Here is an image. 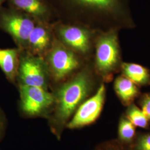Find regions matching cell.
<instances>
[{
  "instance_id": "6da1fadb",
  "label": "cell",
  "mask_w": 150,
  "mask_h": 150,
  "mask_svg": "<svg viewBox=\"0 0 150 150\" xmlns=\"http://www.w3.org/2000/svg\"><path fill=\"white\" fill-rule=\"evenodd\" d=\"M91 81L85 73H81L74 79L59 87L54 101V113L50 118L51 129L58 138L77 108L89 94Z\"/></svg>"
},
{
  "instance_id": "7a4b0ae2",
  "label": "cell",
  "mask_w": 150,
  "mask_h": 150,
  "mask_svg": "<svg viewBox=\"0 0 150 150\" xmlns=\"http://www.w3.org/2000/svg\"><path fill=\"white\" fill-rule=\"evenodd\" d=\"M20 107L30 117L43 115L54 104V97L46 88L20 84Z\"/></svg>"
},
{
  "instance_id": "3957f363",
  "label": "cell",
  "mask_w": 150,
  "mask_h": 150,
  "mask_svg": "<svg viewBox=\"0 0 150 150\" xmlns=\"http://www.w3.org/2000/svg\"><path fill=\"white\" fill-rule=\"evenodd\" d=\"M105 95L106 88L102 84L94 95L84 101L77 108L66 128L80 129L95 122L102 111Z\"/></svg>"
},
{
  "instance_id": "277c9868",
  "label": "cell",
  "mask_w": 150,
  "mask_h": 150,
  "mask_svg": "<svg viewBox=\"0 0 150 150\" xmlns=\"http://www.w3.org/2000/svg\"><path fill=\"white\" fill-rule=\"evenodd\" d=\"M119 61V48L116 35L106 34L98 40L96 46V62L98 71L107 75L116 68Z\"/></svg>"
},
{
  "instance_id": "5b68a950",
  "label": "cell",
  "mask_w": 150,
  "mask_h": 150,
  "mask_svg": "<svg viewBox=\"0 0 150 150\" xmlns=\"http://www.w3.org/2000/svg\"><path fill=\"white\" fill-rule=\"evenodd\" d=\"M0 27L9 33L17 42H28L34 22L30 18L13 13L4 12L0 15Z\"/></svg>"
},
{
  "instance_id": "8992f818",
  "label": "cell",
  "mask_w": 150,
  "mask_h": 150,
  "mask_svg": "<svg viewBox=\"0 0 150 150\" xmlns=\"http://www.w3.org/2000/svg\"><path fill=\"white\" fill-rule=\"evenodd\" d=\"M18 71L21 84L46 88L45 70L38 59L28 56L22 58Z\"/></svg>"
},
{
  "instance_id": "52a82bcc",
  "label": "cell",
  "mask_w": 150,
  "mask_h": 150,
  "mask_svg": "<svg viewBox=\"0 0 150 150\" xmlns=\"http://www.w3.org/2000/svg\"><path fill=\"white\" fill-rule=\"evenodd\" d=\"M49 61L54 77L60 80L75 70L79 62L75 54L62 46H56L51 51Z\"/></svg>"
},
{
  "instance_id": "ba28073f",
  "label": "cell",
  "mask_w": 150,
  "mask_h": 150,
  "mask_svg": "<svg viewBox=\"0 0 150 150\" xmlns=\"http://www.w3.org/2000/svg\"><path fill=\"white\" fill-rule=\"evenodd\" d=\"M59 35L65 43L76 50L85 52L89 48L88 34L83 29L75 26L63 27Z\"/></svg>"
},
{
  "instance_id": "9c48e42d",
  "label": "cell",
  "mask_w": 150,
  "mask_h": 150,
  "mask_svg": "<svg viewBox=\"0 0 150 150\" xmlns=\"http://www.w3.org/2000/svg\"><path fill=\"white\" fill-rule=\"evenodd\" d=\"M0 68L6 78L14 82L18 71V51L16 49H0Z\"/></svg>"
},
{
  "instance_id": "30bf717a",
  "label": "cell",
  "mask_w": 150,
  "mask_h": 150,
  "mask_svg": "<svg viewBox=\"0 0 150 150\" xmlns=\"http://www.w3.org/2000/svg\"><path fill=\"white\" fill-rule=\"evenodd\" d=\"M87 8L110 13H120L125 8V0H76Z\"/></svg>"
},
{
  "instance_id": "8fae6325",
  "label": "cell",
  "mask_w": 150,
  "mask_h": 150,
  "mask_svg": "<svg viewBox=\"0 0 150 150\" xmlns=\"http://www.w3.org/2000/svg\"><path fill=\"white\" fill-rule=\"evenodd\" d=\"M114 87L117 95L125 104H130L139 93L136 84L125 76L117 77Z\"/></svg>"
},
{
  "instance_id": "7c38bea8",
  "label": "cell",
  "mask_w": 150,
  "mask_h": 150,
  "mask_svg": "<svg viewBox=\"0 0 150 150\" xmlns=\"http://www.w3.org/2000/svg\"><path fill=\"white\" fill-rule=\"evenodd\" d=\"M122 69L125 77L139 85H145L150 82L148 70L141 65L132 63H124Z\"/></svg>"
},
{
  "instance_id": "4fadbf2b",
  "label": "cell",
  "mask_w": 150,
  "mask_h": 150,
  "mask_svg": "<svg viewBox=\"0 0 150 150\" xmlns=\"http://www.w3.org/2000/svg\"><path fill=\"white\" fill-rule=\"evenodd\" d=\"M50 36L42 27L35 26L30 34L28 42L32 48L38 52L42 51L48 46Z\"/></svg>"
},
{
  "instance_id": "5bb4252c",
  "label": "cell",
  "mask_w": 150,
  "mask_h": 150,
  "mask_svg": "<svg viewBox=\"0 0 150 150\" xmlns=\"http://www.w3.org/2000/svg\"><path fill=\"white\" fill-rule=\"evenodd\" d=\"M13 5L20 10L36 16H42L47 12L40 0H11Z\"/></svg>"
},
{
  "instance_id": "9a60e30c",
  "label": "cell",
  "mask_w": 150,
  "mask_h": 150,
  "mask_svg": "<svg viewBox=\"0 0 150 150\" xmlns=\"http://www.w3.org/2000/svg\"><path fill=\"white\" fill-rule=\"evenodd\" d=\"M118 137L123 143L129 144L134 138L135 126L131 122L127 116L121 117L118 125Z\"/></svg>"
},
{
  "instance_id": "2e32d148",
  "label": "cell",
  "mask_w": 150,
  "mask_h": 150,
  "mask_svg": "<svg viewBox=\"0 0 150 150\" xmlns=\"http://www.w3.org/2000/svg\"><path fill=\"white\" fill-rule=\"evenodd\" d=\"M127 117L133 123L135 127L146 129L149 125V121L142 110L135 106L131 105L127 110Z\"/></svg>"
},
{
  "instance_id": "e0dca14e",
  "label": "cell",
  "mask_w": 150,
  "mask_h": 150,
  "mask_svg": "<svg viewBox=\"0 0 150 150\" xmlns=\"http://www.w3.org/2000/svg\"><path fill=\"white\" fill-rule=\"evenodd\" d=\"M134 150H150V133L142 134L138 137Z\"/></svg>"
},
{
  "instance_id": "ac0fdd59",
  "label": "cell",
  "mask_w": 150,
  "mask_h": 150,
  "mask_svg": "<svg viewBox=\"0 0 150 150\" xmlns=\"http://www.w3.org/2000/svg\"><path fill=\"white\" fill-rule=\"evenodd\" d=\"M141 105L142 111L148 121H150V95H146L142 99Z\"/></svg>"
},
{
  "instance_id": "d6986e66",
  "label": "cell",
  "mask_w": 150,
  "mask_h": 150,
  "mask_svg": "<svg viewBox=\"0 0 150 150\" xmlns=\"http://www.w3.org/2000/svg\"><path fill=\"white\" fill-rule=\"evenodd\" d=\"M7 126V120L5 114L0 108V142L5 137Z\"/></svg>"
},
{
  "instance_id": "ffe728a7",
  "label": "cell",
  "mask_w": 150,
  "mask_h": 150,
  "mask_svg": "<svg viewBox=\"0 0 150 150\" xmlns=\"http://www.w3.org/2000/svg\"><path fill=\"white\" fill-rule=\"evenodd\" d=\"M97 150H123L119 148L117 146H115L113 145H104L101 146Z\"/></svg>"
},
{
  "instance_id": "44dd1931",
  "label": "cell",
  "mask_w": 150,
  "mask_h": 150,
  "mask_svg": "<svg viewBox=\"0 0 150 150\" xmlns=\"http://www.w3.org/2000/svg\"><path fill=\"white\" fill-rule=\"evenodd\" d=\"M4 1V0H0V5L2 4V2Z\"/></svg>"
}]
</instances>
